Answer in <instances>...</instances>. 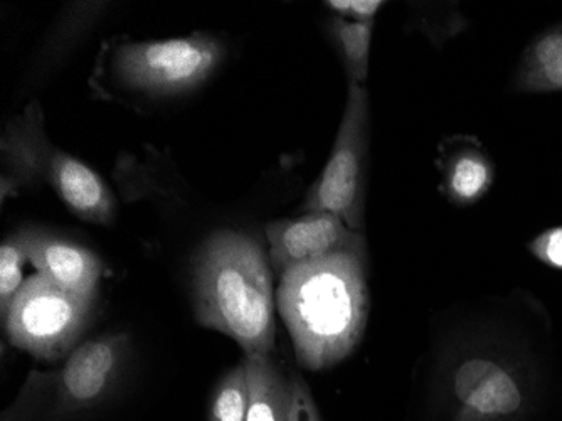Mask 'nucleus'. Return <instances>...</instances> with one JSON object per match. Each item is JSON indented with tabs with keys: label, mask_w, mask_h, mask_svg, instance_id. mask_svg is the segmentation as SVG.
<instances>
[{
	"label": "nucleus",
	"mask_w": 562,
	"mask_h": 421,
	"mask_svg": "<svg viewBox=\"0 0 562 421\" xmlns=\"http://www.w3.org/2000/svg\"><path fill=\"white\" fill-rule=\"evenodd\" d=\"M445 392L451 421H519L527 410L522 379L494 354L469 353L454 361Z\"/></svg>",
	"instance_id": "7"
},
{
	"label": "nucleus",
	"mask_w": 562,
	"mask_h": 421,
	"mask_svg": "<svg viewBox=\"0 0 562 421\" xmlns=\"http://www.w3.org/2000/svg\"><path fill=\"white\" fill-rule=\"evenodd\" d=\"M195 319L232 337L246 356H270L274 296L270 256L241 231L223 230L202 243L192 268Z\"/></svg>",
	"instance_id": "2"
},
{
	"label": "nucleus",
	"mask_w": 562,
	"mask_h": 421,
	"mask_svg": "<svg viewBox=\"0 0 562 421\" xmlns=\"http://www.w3.org/2000/svg\"><path fill=\"white\" fill-rule=\"evenodd\" d=\"M226 56L223 41L211 34L160 41H131L115 47L113 78L125 90L148 97H179L210 80Z\"/></svg>",
	"instance_id": "4"
},
{
	"label": "nucleus",
	"mask_w": 562,
	"mask_h": 421,
	"mask_svg": "<svg viewBox=\"0 0 562 421\" xmlns=\"http://www.w3.org/2000/svg\"><path fill=\"white\" fill-rule=\"evenodd\" d=\"M43 112L37 101L5 129L2 154L11 179L2 186L43 180L75 217L87 223L112 224L116 199L105 179L68 152L59 151L44 134Z\"/></svg>",
	"instance_id": "3"
},
{
	"label": "nucleus",
	"mask_w": 562,
	"mask_h": 421,
	"mask_svg": "<svg viewBox=\"0 0 562 421\" xmlns=\"http://www.w3.org/2000/svg\"><path fill=\"white\" fill-rule=\"evenodd\" d=\"M325 5L337 18L374 24L375 15L386 5V2H382V0H328V2H325Z\"/></svg>",
	"instance_id": "17"
},
{
	"label": "nucleus",
	"mask_w": 562,
	"mask_h": 421,
	"mask_svg": "<svg viewBox=\"0 0 562 421\" xmlns=\"http://www.w3.org/2000/svg\"><path fill=\"white\" fill-rule=\"evenodd\" d=\"M494 180V169L485 155L462 152L451 159L447 170V188L460 204H470L482 198Z\"/></svg>",
	"instance_id": "14"
},
{
	"label": "nucleus",
	"mask_w": 562,
	"mask_h": 421,
	"mask_svg": "<svg viewBox=\"0 0 562 421\" xmlns=\"http://www.w3.org/2000/svg\"><path fill=\"white\" fill-rule=\"evenodd\" d=\"M249 403L246 421H289L290 379L270 356H246Z\"/></svg>",
	"instance_id": "11"
},
{
	"label": "nucleus",
	"mask_w": 562,
	"mask_h": 421,
	"mask_svg": "<svg viewBox=\"0 0 562 421\" xmlns=\"http://www.w3.org/2000/svg\"><path fill=\"white\" fill-rule=\"evenodd\" d=\"M131 351L126 334H106L85 341L65 359L56 375L58 414L83 413L100 407L119 385Z\"/></svg>",
	"instance_id": "8"
},
{
	"label": "nucleus",
	"mask_w": 562,
	"mask_h": 421,
	"mask_svg": "<svg viewBox=\"0 0 562 421\" xmlns=\"http://www.w3.org/2000/svg\"><path fill=\"white\" fill-rule=\"evenodd\" d=\"M270 263L278 275L336 253H366L364 236L334 213H305L267 226Z\"/></svg>",
	"instance_id": "9"
},
{
	"label": "nucleus",
	"mask_w": 562,
	"mask_h": 421,
	"mask_svg": "<svg viewBox=\"0 0 562 421\" xmlns=\"http://www.w3.org/2000/svg\"><path fill=\"white\" fill-rule=\"evenodd\" d=\"M296 359L324 372L359 346L369 315L364 253H336L290 268L277 293Z\"/></svg>",
	"instance_id": "1"
},
{
	"label": "nucleus",
	"mask_w": 562,
	"mask_h": 421,
	"mask_svg": "<svg viewBox=\"0 0 562 421\" xmlns=\"http://www.w3.org/2000/svg\"><path fill=\"white\" fill-rule=\"evenodd\" d=\"M532 252L552 267L562 268V228L548 231L532 243Z\"/></svg>",
	"instance_id": "19"
},
{
	"label": "nucleus",
	"mask_w": 562,
	"mask_h": 421,
	"mask_svg": "<svg viewBox=\"0 0 562 421\" xmlns=\"http://www.w3.org/2000/svg\"><path fill=\"white\" fill-rule=\"evenodd\" d=\"M97 297L78 296L40 274L24 285L2 318L12 346L34 359H66L93 321Z\"/></svg>",
	"instance_id": "5"
},
{
	"label": "nucleus",
	"mask_w": 562,
	"mask_h": 421,
	"mask_svg": "<svg viewBox=\"0 0 562 421\" xmlns=\"http://www.w3.org/2000/svg\"><path fill=\"white\" fill-rule=\"evenodd\" d=\"M248 403V373L243 361L221 378L211 403L210 421H246Z\"/></svg>",
	"instance_id": "15"
},
{
	"label": "nucleus",
	"mask_w": 562,
	"mask_h": 421,
	"mask_svg": "<svg viewBox=\"0 0 562 421\" xmlns=\"http://www.w3.org/2000/svg\"><path fill=\"white\" fill-rule=\"evenodd\" d=\"M372 31H374V24H368V22L347 21L337 15L328 21V33L342 56L350 84L364 87L369 71Z\"/></svg>",
	"instance_id": "13"
},
{
	"label": "nucleus",
	"mask_w": 562,
	"mask_h": 421,
	"mask_svg": "<svg viewBox=\"0 0 562 421\" xmlns=\"http://www.w3.org/2000/svg\"><path fill=\"white\" fill-rule=\"evenodd\" d=\"M30 263L19 233L11 234L0 246V313L4 318L24 285V267Z\"/></svg>",
	"instance_id": "16"
},
{
	"label": "nucleus",
	"mask_w": 562,
	"mask_h": 421,
	"mask_svg": "<svg viewBox=\"0 0 562 421\" xmlns=\"http://www.w3.org/2000/svg\"><path fill=\"white\" fill-rule=\"evenodd\" d=\"M19 236L41 277L78 296H98L105 263L93 250L37 228H25Z\"/></svg>",
	"instance_id": "10"
},
{
	"label": "nucleus",
	"mask_w": 562,
	"mask_h": 421,
	"mask_svg": "<svg viewBox=\"0 0 562 421\" xmlns=\"http://www.w3.org/2000/svg\"><path fill=\"white\" fill-rule=\"evenodd\" d=\"M289 421H322L311 389L300 378L290 379Z\"/></svg>",
	"instance_id": "18"
},
{
	"label": "nucleus",
	"mask_w": 562,
	"mask_h": 421,
	"mask_svg": "<svg viewBox=\"0 0 562 421\" xmlns=\"http://www.w3.org/2000/svg\"><path fill=\"white\" fill-rule=\"evenodd\" d=\"M369 97L362 85L349 84L346 110L330 159L306 192V213H334L353 231L364 214V159L368 152Z\"/></svg>",
	"instance_id": "6"
},
{
	"label": "nucleus",
	"mask_w": 562,
	"mask_h": 421,
	"mask_svg": "<svg viewBox=\"0 0 562 421\" xmlns=\"http://www.w3.org/2000/svg\"><path fill=\"white\" fill-rule=\"evenodd\" d=\"M516 87L527 93L562 91V25L530 43L516 75Z\"/></svg>",
	"instance_id": "12"
}]
</instances>
